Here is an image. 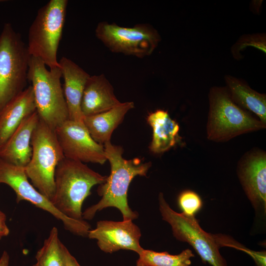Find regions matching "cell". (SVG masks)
Instances as JSON below:
<instances>
[{"instance_id": "obj_1", "label": "cell", "mask_w": 266, "mask_h": 266, "mask_svg": "<svg viewBox=\"0 0 266 266\" xmlns=\"http://www.w3.org/2000/svg\"><path fill=\"white\" fill-rule=\"evenodd\" d=\"M103 146L107 160L110 164V174L97 190L101 199L82 213L83 219L91 220L97 212L108 207H114L120 210L124 221H133L138 217V214L136 211H133L128 204L130 184L137 175L146 176L152 164L142 163L137 158L125 159L122 156V147L112 144L110 141Z\"/></svg>"}, {"instance_id": "obj_2", "label": "cell", "mask_w": 266, "mask_h": 266, "mask_svg": "<svg viewBox=\"0 0 266 266\" xmlns=\"http://www.w3.org/2000/svg\"><path fill=\"white\" fill-rule=\"evenodd\" d=\"M107 177L83 163L65 158L55 170V192L52 203L66 216L83 220L84 201L91 195L92 188L104 183Z\"/></svg>"}, {"instance_id": "obj_3", "label": "cell", "mask_w": 266, "mask_h": 266, "mask_svg": "<svg viewBox=\"0 0 266 266\" xmlns=\"http://www.w3.org/2000/svg\"><path fill=\"white\" fill-rule=\"evenodd\" d=\"M208 99L206 133L209 140L226 142L239 135L266 128V124L232 100L226 87H212Z\"/></svg>"}, {"instance_id": "obj_4", "label": "cell", "mask_w": 266, "mask_h": 266, "mask_svg": "<svg viewBox=\"0 0 266 266\" xmlns=\"http://www.w3.org/2000/svg\"><path fill=\"white\" fill-rule=\"evenodd\" d=\"M31 57L20 33L5 23L0 33V113L27 88Z\"/></svg>"}, {"instance_id": "obj_5", "label": "cell", "mask_w": 266, "mask_h": 266, "mask_svg": "<svg viewBox=\"0 0 266 266\" xmlns=\"http://www.w3.org/2000/svg\"><path fill=\"white\" fill-rule=\"evenodd\" d=\"M61 77L60 67L48 69L42 61L31 57L28 78L36 112L39 119L54 130L69 120Z\"/></svg>"}, {"instance_id": "obj_6", "label": "cell", "mask_w": 266, "mask_h": 266, "mask_svg": "<svg viewBox=\"0 0 266 266\" xmlns=\"http://www.w3.org/2000/svg\"><path fill=\"white\" fill-rule=\"evenodd\" d=\"M67 4V0H50L38 9L29 29L27 47L31 56L49 69L60 67L57 54Z\"/></svg>"}, {"instance_id": "obj_7", "label": "cell", "mask_w": 266, "mask_h": 266, "mask_svg": "<svg viewBox=\"0 0 266 266\" xmlns=\"http://www.w3.org/2000/svg\"><path fill=\"white\" fill-rule=\"evenodd\" d=\"M31 145L32 155L24 167L25 173L33 186L52 202L55 170L65 158L55 131L39 119L32 136Z\"/></svg>"}, {"instance_id": "obj_8", "label": "cell", "mask_w": 266, "mask_h": 266, "mask_svg": "<svg viewBox=\"0 0 266 266\" xmlns=\"http://www.w3.org/2000/svg\"><path fill=\"white\" fill-rule=\"evenodd\" d=\"M159 210L163 220L171 227L176 239L186 242L194 249L204 264L212 266H227L221 255L216 234L204 231L195 216H189L173 210L166 200L162 193L158 197Z\"/></svg>"}, {"instance_id": "obj_9", "label": "cell", "mask_w": 266, "mask_h": 266, "mask_svg": "<svg viewBox=\"0 0 266 266\" xmlns=\"http://www.w3.org/2000/svg\"><path fill=\"white\" fill-rule=\"evenodd\" d=\"M95 35L112 52L140 58L152 54L161 40L158 31L148 24L125 27L100 22Z\"/></svg>"}, {"instance_id": "obj_10", "label": "cell", "mask_w": 266, "mask_h": 266, "mask_svg": "<svg viewBox=\"0 0 266 266\" xmlns=\"http://www.w3.org/2000/svg\"><path fill=\"white\" fill-rule=\"evenodd\" d=\"M0 183L10 187L16 195V201H28L48 212L62 221L64 228L72 233L87 237L91 226L85 220L70 218L59 211L52 203L31 184L24 167L8 163L0 158Z\"/></svg>"}, {"instance_id": "obj_11", "label": "cell", "mask_w": 266, "mask_h": 266, "mask_svg": "<svg viewBox=\"0 0 266 266\" xmlns=\"http://www.w3.org/2000/svg\"><path fill=\"white\" fill-rule=\"evenodd\" d=\"M55 131L65 158L100 165L107 161L104 146L93 139L83 122L68 120Z\"/></svg>"}, {"instance_id": "obj_12", "label": "cell", "mask_w": 266, "mask_h": 266, "mask_svg": "<svg viewBox=\"0 0 266 266\" xmlns=\"http://www.w3.org/2000/svg\"><path fill=\"white\" fill-rule=\"evenodd\" d=\"M236 172L257 216L266 213V153L259 148L246 152L239 160Z\"/></svg>"}, {"instance_id": "obj_13", "label": "cell", "mask_w": 266, "mask_h": 266, "mask_svg": "<svg viewBox=\"0 0 266 266\" xmlns=\"http://www.w3.org/2000/svg\"><path fill=\"white\" fill-rule=\"evenodd\" d=\"M141 236L140 229L133 221L101 220L95 229L89 231L87 237L96 239L98 246L105 253L127 250L139 254L143 249L139 243Z\"/></svg>"}, {"instance_id": "obj_14", "label": "cell", "mask_w": 266, "mask_h": 266, "mask_svg": "<svg viewBox=\"0 0 266 266\" xmlns=\"http://www.w3.org/2000/svg\"><path fill=\"white\" fill-rule=\"evenodd\" d=\"M59 63L64 80L62 87L69 120L83 122L81 104L84 87L90 75L68 58L63 57Z\"/></svg>"}, {"instance_id": "obj_15", "label": "cell", "mask_w": 266, "mask_h": 266, "mask_svg": "<svg viewBox=\"0 0 266 266\" xmlns=\"http://www.w3.org/2000/svg\"><path fill=\"white\" fill-rule=\"evenodd\" d=\"M39 120L36 111L25 118L0 149V158L24 168L32 157V136Z\"/></svg>"}, {"instance_id": "obj_16", "label": "cell", "mask_w": 266, "mask_h": 266, "mask_svg": "<svg viewBox=\"0 0 266 266\" xmlns=\"http://www.w3.org/2000/svg\"><path fill=\"white\" fill-rule=\"evenodd\" d=\"M121 103L112 84L103 74L90 75L81 104L84 117L107 111Z\"/></svg>"}, {"instance_id": "obj_17", "label": "cell", "mask_w": 266, "mask_h": 266, "mask_svg": "<svg viewBox=\"0 0 266 266\" xmlns=\"http://www.w3.org/2000/svg\"><path fill=\"white\" fill-rule=\"evenodd\" d=\"M36 111L33 89L30 85L0 113V149L23 121Z\"/></svg>"}, {"instance_id": "obj_18", "label": "cell", "mask_w": 266, "mask_h": 266, "mask_svg": "<svg viewBox=\"0 0 266 266\" xmlns=\"http://www.w3.org/2000/svg\"><path fill=\"white\" fill-rule=\"evenodd\" d=\"M134 105L133 101L121 102L107 111L84 117L83 123L93 139L103 145Z\"/></svg>"}, {"instance_id": "obj_19", "label": "cell", "mask_w": 266, "mask_h": 266, "mask_svg": "<svg viewBox=\"0 0 266 266\" xmlns=\"http://www.w3.org/2000/svg\"><path fill=\"white\" fill-rule=\"evenodd\" d=\"M147 120L153 131L149 149L160 154L168 151L181 141L178 124L171 118L167 111L158 109L149 114Z\"/></svg>"}, {"instance_id": "obj_20", "label": "cell", "mask_w": 266, "mask_h": 266, "mask_svg": "<svg viewBox=\"0 0 266 266\" xmlns=\"http://www.w3.org/2000/svg\"><path fill=\"white\" fill-rule=\"evenodd\" d=\"M225 81L231 98L238 106L255 114L266 124V95L251 89L244 81L230 75Z\"/></svg>"}, {"instance_id": "obj_21", "label": "cell", "mask_w": 266, "mask_h": 266, "mask_svg": "<svg viewBox=\"0 0 266 266\" xmlns=\"http://www.w3.org/2000/svg\"><path fill=\"white\" fill-rule=\"evenodd\" d=\"M138 255L136 266H191V259L195 256L190 249H185L177 255L143 249Z\"/></svg>"}, {"instance_id": "obj_22", "label": "cell", "mask_w": 266, "mask_h": 266, "mask_svg": "<svg viewBox=\"0 0 266 266\" xmlns=\"http://www.w3.org/2000/svg\"><path fill=\"white\" fill-rule=\"evenodd\" d=\"M63 243L58 229L53 227L42 246L35 255L36 263L32 266H66Z\"/></svg>"}, {"instance_id": "obj_23", "label": "cell", "mask_w": 266, "mask_h": 266, "mask_svg": "<svg viewBox=\"0 0 266 266\" xmlns=\"http://www.w3.org/2000/svg\"><path fill=\"white\" fill-rule=\"evenodd\" d=\"M177 202L182 213L189 216H195L202 206L200 197L191 190L182 191L178 195Z\"/></svg>"}, {"instance_id": "obj_24", "label": "cell", "mask_w": 266, "mask_h": 266, "mask_svg": "<svg viewBox=\"0 0 266 266\" xmlns=\"http://www.w3.org/2000/svg\"><path fill=\"white\" fill-rule=\"evenodd\" d=\"M221 247L227 246L244 251L250 255L257 266H266V251H254L238 243L232 237L222 234L220 238Z\"/></svg>"}, {"instance_id": "obj_25", "label": "cell", "mask_w": 266, "mask_h": 266, "mask_svg": "<svg viewBox=\"0 0 266 266\" xmlns=\"http://www.w3.org/2000/svg\"><path fill=\"white\" fill-rule=\"evenodd\" d=\"M238 42L239 49H243L247 46H254L266 53V37L264 35H248L242 37Z\"/></svg>"}, {"instance_id": "obj_26", "label": "cell", "mask_w": 266, "mask_h": 266, "mask_svg": "<svg viewBox=\"0 0 266 266\" xmlns=\"http://www.w3.org/2000/svg\"><path fill=\"white\" fill-rule=\"evenodd\" d=\"M6 220L5 214L0 210V239L9 233V229L6 225Z\"/></svg>"}, {"instance_id": "obj_27", "label": "cell", "mask_w": 266, "mask_h": 266, "mask_svg": "<svg viewBox=\"0 0 266 266\" xmlns=\"http://www.w3.org/2000/svg\"><path fill=\"white\" fill-rule=\"evenodd\" d=\"M63 251L66 264V266H81L76 259L68 250L65 245H63Z\"/></svg>"}, {"instance_id": "obj_28", "label": "cell", "mask_w": 266, "mask_h": 266, "mask_svg": "<svg viewBox=\"0 0 266 266\" xmlns=\"http://www.w3.org/2000/svg\"><path fill=\"white\" fill-rule=\"evenodd\" d=\"M9 256L8 253L4 251L0 258V266H9Z\"/></svg>"}, {"instance_id": "obj_29", "label": "cell", "mask_w": 266, "mask_h": 266, "mask_svg": "<svg viewBox=\"0 0 266 266\" xmlns=\"http://www.w3.org/2000/svg\"><path fill=\"white\" fill-rule=\"evenodd\" d=\"M5 0H0V2H3V1H5Z\"/></svg>"}]
</instances>
